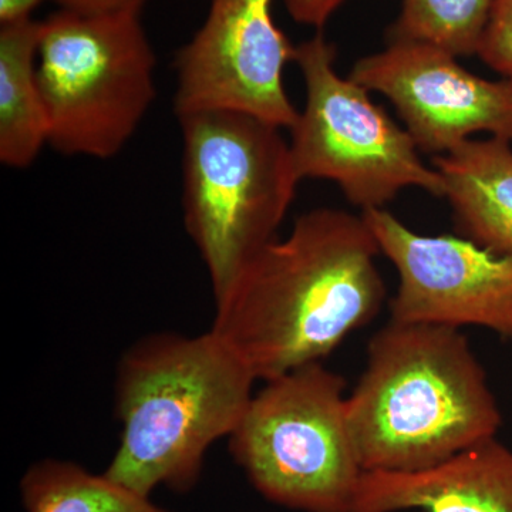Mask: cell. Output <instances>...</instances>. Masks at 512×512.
Returning <instances> with one entry per match:
<instances>
[{"label": "cell", "instance_id": "cell-2", "mask_svg": "<svg viewBox=\"0 0 512 512\" xmlns=\"http://www.w3.org/2000/svg\"><path fill=\"white\" fill-rule=\"evenodd\" d=\"M346 410L363 471L427 470L497 437L503 424L460 329L394 320L370 339Z\"/></svg>", "mask_w": 512, "mask_h": 512}, {"label": "cell", "instance_id": "cell-1", "mask_svg": "<svg viewBox=\"0 0 512 512\" xmlns=\"http://www.w3.org/2000/svg\"><path fill=\"white\" fill-rule=\"evenodd\" d=\"M379 254L363 215L306 212L288 237L265 245L215 299L211 330L256 380L322 362L382 309Z\"/></svg>", "mask_w": 512, "mask_h": 512}, {"label": "cell", "instance_id": "cell-8", "mask_svg": "<svg viewBox=\"0 0 512 512\" xmlns=\"http://www.w3.org/2000/svg\"><path fill=\"white\" fill-rule=\"evenodd\" d=\"M274 0H211L207 18L175 56V116L248 114L291 130L299 111L284 84L296 46L276 26Z\"/></svg>", "mask_w": 512, "mask_h": 512}, {"label": "cell", "instance_id": "cell-5", "mask_svg": "<svg viewBox=\"0 0 512 512\" xmlns=\"http://www.w3.org/2000/svg\"><path fill=\"white\" fill-rule=\"evenodd\" d=\"M156 66L137 10L60 9L42 20L37 77L50 146L66 156H117L156 100Z\"/></svg>", "mask_w": 512, "mask_h": 512}, {"label": "cell", "instance_id": "cell-11", "mask_svg": "<svg viewBox=\"0 0 512 512\" xmlns=\"http://www.w3.org/2000/svg\"><path fill=\"white\" fill-rule=\"evenodd\" d=\"M512 512V451L497 437L413 471H365L350 512Z\"/></svg>", "mask_w": 512, "mask_h": 512}, {"label": "cell", "instance_id": "cell-10", "mask_svg": "<svg viewBox=\"0 0 512 512\" xmlns=\"http://www.w3.org/2000/svg\"><path fill=\"white\" fill-rule=\"evenodd\" d=\"M350 77L393 104L421 151L441 156L478 133L512 143L511 80L468 72L439 47L393 39Z\"/></svg>", "mask_w": 512, "mask_h": 512}, {"label": "cell", "instance_id": "cell-12", "mask_svg": "<svg viewBox=\"0 0 512 512\" xmlns=\"http://www.w3.org/2000/svg\"><path fill=\"white\" fill-rule=\"evenodd\" d=\"M512 143L471 140L434 158L461 237L512 258Z\"/></svg>", "mask_w": 512, "mask_h": 512}, {"label": "cell", "instance_id": "cell-15", "mask_svg": "<svg viewBox=\"0 0 512 512\" xmlns=\"http://www.w3.org/2000/svg\"><path fill=\"white\" fill-rule=\"evenodd\" d=\"M493 0H403L393 39L439 47L453 56L477 55Z\"/></svg>", "mask_w": 512, "mask_h": 512}, {"label": "cell", "instance_id": "cell-14", "mask_svg": "<svg viewBox=\"0 0 512 512\" xmlns=\"http://www.w3.org/2000/svg\"><path fill=\"white\" fill-rule=\"evenodd\" d=\"M20 495L26 512H171L104 473L57 458L32 464L20 480Z\"/></svg>", "mask_w": 512, "mask_h": 512}, {"label": "cell", "instance_id": "cell-18", "mask_svg": "<svg viewBox=\"0 0 512 512\" xmlns=\"http://www.w3.org/2000/svg\"><path fill=\"white\" fill-rule=\"evenodd\" d=\"M60 9L79 13L143 12L147 0H55Z\"/></svg>", "mask_w": 512, "mask_h": 512}, {"label": "cell", "instance_id": "cell-16", "mask_svg": "<svg viewBox=\"0 0 512 512\" xmlns=\"http://www.w3.org/2000/svg\"><path fill=\"white\" fill-rule=\"evenodd\" d=\"M477 55L491 70L512 82V0H493Z\"/></svg>", "mask_w": 512, "mask_h": 512}, {"label": "cell", "instance_id": "cell-17", "mask_svg": "<svg viewBox=\"0 0 512 512\" xmlns=\"http://www.w3.org/2000/svg\"><path fill=\"white\" fill-rule=\"evenodd\" d=\"M345 0H285L286 9L295 22L322 28Z\"/></svg>", "mask_w": 512, "mask_h": 512}, {"label": "cell", "instance_id": "cell-13", "mask_svg": "<svg viewBox=\"0 0 512 512\" xmlns=\"http://www.w3.org/2000/svg\"><path fill=\"white\" fill-rule=\"evenodd\" d=\"M42 20L0 28V161L23 170L49 144L45 100L37 77Z\"/></svg>", "mask_w": 512, "mask_h": 512}, {"label": "cell", "instance_id": "cell-19", "mask_svg": "<svg viewBox=\"0 0 512 512\" xmlns=\"http://www.w3.org/2000/svg\"><path fill=\"white\" fill-rule=\"evenodd\" d=\"M45 0H0V26L32 19L33 10Z\"/></svg>", "mask_w": 512, "mask_h": 512}, {"label": "cell", "instance_id": "cell-4", "mask_svg": "<svg viewBox=\"0 0 512 512\" xmlns=\"http://www.w3.org/2000/svg\"><path fill=\"white\" fill-rule=\"evenodd\" d=\"M178 120L184 225L217 299L276 239L301 180L282 128L228 110L197 111Z\"/></svg>", "mask_w": 512, "mask_h": 512}, {"label": "cell", "instance_id": "cell-9", "mask_svg": "<svg viewBox=\"0 0 512 512\" xmlns=\"http://www.w3.org/2000/svg\"><path fill=\"white\" fill-rule=\"evenodd\" d=\"M362 215L399 274L390 320L480 326L512 339V258L464 237L416 234L384 208Z\"/></svg>", "mask_w": 512, "mask_h": 512}, {"label": "cell", "instance_id": "cell-6", "mask_svg": "<svg viewBox=\"0 0 512 512\" xmlns=\"http://www.w3.org/2000/svg\"><path fill=\"white\" fill-rule=\"evenodd\" d=\"M229 451L259 494L301 512H350L363 471L343 377L312 363L265 382Z\"/></svg>", "mask_w": 512, "mask_h": 512}, {"label": "cell", "instance_id": "cell-3", "mask_svg": "<svg viewBox=\"0 0 512 512\" xmlns=\"http://www.w3.org/2000/svg\"><path fill=\"white\" fill-rule=\"evenodd\" d=\"M255 382L212 330L138 340L117 367L121 437L104 474L147 497L158 487L187 493L200 480L212 444L237 429Z\"/></svg>", "mask_w": 512, "mask_h": 512}, {"label": "cell", "instance_id": "cell-7", "mask_svg": "<svg viewBox=\"0 0 512 512\" xmlns=\"http://www.w3.org/2000/svg\"><path fill=\"white\" fill-rule=\"evenodd\" d=\"M335 60V46L320 33L296 46L306 103L289 147L299 180L332 181L363 212L383 210L404 188L444 197L443 177L421 161L409 131L365 86L340 76Z\"/></svg>", "mask_w": 512, "mask_h": 512}]
</instances>
